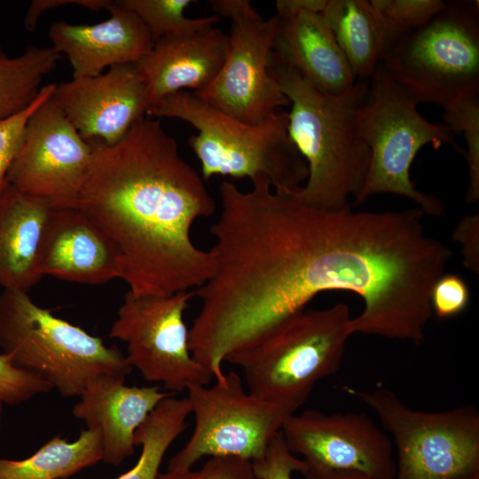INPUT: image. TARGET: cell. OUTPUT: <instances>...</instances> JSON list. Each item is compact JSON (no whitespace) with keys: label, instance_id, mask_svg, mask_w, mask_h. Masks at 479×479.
Returning <instances> with one entry per match:
<instances>
[{"label":"cell","instance_id":"obj_1","mask_svg":"<svg viewBox=\"0 0 479 479\" xmlns=\"http://www.w3.org/2000/svg\"><path fill=\"white\" fill-rule=\"evenodd\" d=\"M251 184L225 194L209 229L214 271L201 295L225 339L245 344L319 293L345 290L365 304L352 334L425 341L431 290L453 252L427 234L420 208L325 210L265 177Z\"/></svg>","mask_w":479,"mask_h":479},{"label":"cell","instance_id":"obj_2","mask_svg":"<svg viewBox=\"0 0 479 479\" xmlns=\"http://www.w3.org/2000/svg\"><path fill=\"white\" fill-rule=\"evenodd\" d=\"M88 142L92 153L77 208L116 250L129 291L165 296L202 286L214 261L193 242L192 228L216 204L174 137L145 117L113 145Z\"/></svg>","mask_w":479,"mask_h":479},{"label":"cell","instance_id":"obj_3","mask_svg":"<svg viewBox=\"0 0 479 479\" xmlns=\"http://www.w3.org/2000/svg\"><path fill=\"white\" fill-rule=\"evenodd\" d=\"M269 70L291 105L287 132L308 166V178L293 192L305 204L325 210L349 206L360 192L370 150L358 129L368 80L338 95L325 94L294 70L270 59Z\"/></svg>","mask_w":479,"mask_h":479},{"label":"cell","instance_id":"obj_4","mask_svg":"<svg viewBox=\"0 0 479 479\" xmlns=\"http://www.w3.org/2000/svg\"><path fill=\"white\" fill-rule=\"evenodd\" d=\"M351 318L344 303L305 308L229 353L224 362L241 369L252 395L295 413L318 381L340 370Z\"/></svg>","mask_w":479,"mask_h":479},{"label":"cell","instance_id":"obj_5","mask_svg":"<svg viewBox=\"0 0 479 479\" xmlns=\"http://www.w3.org/2000/svg\"><path fill=\"white\" fill-rule=\"evenodd\" d=\"M146 115L179 119L198 131L188 144L205 182L215 176L250 181L263 176L274 190H294L308 178L307 163L287 132V112L249 124L183 90L150 106Z\"/></svg>","mask_w":479,"mask_h":479},{"label":"cell","instance_id":"obj_6","mask_svg":"<svg viewBox=\"0 0 479 479\" xmlns=\"http://www.w3.org/2000/svg\"><path fill=\"white\" fill-rule=\"evenodd\" d=\"M0 347L16 366L64 397H80L101 375L126 380L133 369L118 348L55 317L20 290L0 294Z\"/></svg>","mask_w":479,"mask_h":479},{"label":"cell","instance_id":"obj_7","mask_svg":"<svg viewBox=\"0 0 479 479\" xmlns=\"http://www.w3.org/2000/svg\"><path fill=\"white\" fill-rule=\"evenodd\" d=\"M381 64L418 104L446 109L479 96L478 1L445 2L421 27L394 39Z\"/></svg>","mask_w":479,"mask_h":479},{"label":"cell","instance_id":"obj_8","mask_svg":"<svg viewBox=\"0 0 479 479\" xmlns=\"http://www.w3.org/2000/svg\"><path fill=\"white\" fill-rule=\"evenodd\" d=\"M419 104L386 72L381 64L370 78L369 90L358 114V129L370 150V163L364 185L354 200L362 205L371 196L394 193L406 197L428 215L441 216L444 208L436 196L415 189L411 179L412 161L424 145L435 148L448 144L464 151L455 134L444 123L427 121Z\"/></svg>","mask_w":479,"mask_h":479},{"label":"cell","instance_id":"obj_9","mask_svg":"<svg viewBox=\"0 0 479 479\" xmlns=\"http://www.w3.org/2000/svg\"><path fill=\"white\" fill-rule=\"evenodd\" d=\"M343 390L370 407L390 436L395 479H461L479 474V412L475 406L420 411L386 388L345 386Z\"/></svg>","mask_w":479,"mask_h":479},{"label":"cell","instance_id":"obj_10","mask_svg":"<svg viewBox=\"0 0 479 479\" xmlns=\"http://www.w3.org/2000/svg\"><path fill=\"white\" fill-rule=\"evenodd\" d=\"M186 391L194 428L185 446L170 458L169 471L192 469L204 457L257 460L294 414L252 395L235 371L224 373L211 386L190 385Z\"/></svg>","mask_w":479,"mask_h":479},{"label":"cell","instance_id":"obj_11","mask_svg":"<svg viewBox=\"0 0 479 479\" xmlns=\"http://www.w3.org/2000/svg\"><path fill=\"white\" fill-rule=\"evenodd\" d=\"M193 297V291L165 296L128 291L109 332L111 338L126 342L125 357L132 368L174 394L214 380L189 347L185 312Z\"/></svg>","mask_w":479,"mask_h":479},{"label":"cell","instance_id":"obj_12","mask_svg":"<svg viewBox=\"0 0 479 479\" xmlns=\"http://www.w3.org/2000/svg\"><path fill=\"white\" fill-rule=\"evenodd\" d=\"M281 433L291 452L302 456L307 470L372 479L396 477L390 437L366 414L306 410L291 415Z\"/></svg>","mask_w":479,"mask_h":479},{"label":"cell","instance_id":"obj_13","mask_svg":"<svg viewBox=\"0 0 479 479\" xmlns=\"http://www.w3.org/2000/svg\"><path fill=\"white\" fill-rule=\"evenodd\" d=\"M91 153L51 96L28 120L7 184L52 208H77Z\"/></svg>","mask_w":479,"mask_h":479},{"label":"cell","instance_id":"obj_14","mask_svg":"<svg viewBox=\"0 0 479 479\" xmlns=\"http://www.w3.org/2000/svg\"><path fill=\"white\" fill-rule=\"evenodd\" d=\"M278 18L258 15L231 22L224 63L205 89L193 92L204 102L249 124L262 122L287 98L269 70Z\"/></svg>","mask_w":479,"mask_h":479},{"label":"cell","instance_id":"obj_15","mask_svg":"<svg viewBox=\"0 0 479 479\" xmlns=\"http://www.w3.org/2000/svg\"><path fill=\"white\" fill-rule=\"evenodd\" d=\"M52 98L85 141L118 143L149 107L136 64L113 66L96 76L56 84Z\"/></svg>","mask_w":479,"mask_h":479},{"label":"cell","instance_id":"obj_16","mask_svg":"<svg viewBox=\"0 0 479 479\" xmlns=\"http://www.w3.org/2000/svg\"><path fill=\"white\" fill-rule=\"evenodd\" d=\"M111 17L96 24L53 23L49 30L52 48L66 54L73 78L102 74L106 67L137 64L153 46L150 31L134 12L112 1Z\"/></svg>","mask_w":479,"mask_h":479},{"label":"cell","instance_id":"obj_17","mask_svg":"<svg viewBox=\"0 0 479 479\" xmlns=\"http://www.w3.org/2000/svg\"><path fill=\"white\" fill-rule=\"evenodd\" d=\"M39 271L69 282L101 285L120 279L116 250L79 209L52 208L42 241Z\"/></svg>","mask_w":479,"mask_h":479},{"label":"cell","instance_id":"obj_18","mask_svg":"<svg viewBox=\"0 0 479 479\" xmlns=\"http://www.w3.org/2000/svg\"><path fill=\"white\" fill-rule=\"evenodd\" d=\"M228 43V35L215 27L154 42L150 52L136 64L147 90L149 107L185 89L196 92L208 86L224 63Z\"/></svg>","mask_w":479,"mask_h":479},{"label":"cell","instance_id":"obj_19","mask_svg":"<svg viewBox=\"0 0 479 479\" xmlns=\"http://www.w3.org/2000/svg\"><path fill=\"white\" fill-rule=\"evenodd\" d=\"M171 394L158 386L130 387L124 379L101 375L86 386L73 414L83 420L87 428L99 430L102 460L119 465L134 453L137 429Z\"/></svg>","mask_w":479,"mask_h":479},{"label":"cell","instance_id":"obj_20","mask_svg":"<svg viewBox=\"0 0 479 479\" xmlns=\"http://www.w3.org/2000/svg\"><path fill=\"white\" fill-rule=\"evenodd\" d=\"M271 60L296 72L318 91L338 95L357 79L321 12L278 17Z\"/></svg>","mask_w":479,"mask_h":479},{"label":"cell","instance_id":"obj_21","mask_svg":"<svg viewBox=\"0 0 479 479\" xmlns=\"http://www.w3.org/2000/svg\"><path fill=\"white\" fill-rule=\"evenodd\" d=\"M52 207L7 185L0 195V287L27 292L43 276L42 241Z\"/></svg>","mask_w":479,"mask_h":479},{"label":"cell","instance_id":"obj_22","mask_svg":"<svg viewBox=\"0 0 479 479\" xmlns=\"http://www.w3.org/2000/svg\"><path fill=\"white\" fill-rule=\"evenodd\" d=\"M321 14L356 79H370L392 42L370 2L327 0Z\"/></svg>","mask_w":479,"mask_h":479},{"label":"cell","instance_id":"obj_23","mask_svg":"<svg viewBox=\"0 0 479 479\" xmlns=\"http://www.w3.org/2000/svg\"><path fill=\"white\" fill-rule=\"evenodd\" d=\"M100 460V432L87 428L74 442L54 436L25 459H0V479H66Z\"/></svg>","mask_w":479,"mask_h":479},{"label":"cell","instance_id":"obj_24","mask_svg":"<svg viewBox=\"0 0 479 479\" xmlns=\"http://www.w3.org/2000/svg\"><path fill=\"white\" fill-rule=\"evenodd\" d=\"M190 414L187 397L171 394L162 399L135 433V445L141 447L137 461L117 479H157L166 452L187 428Z\"/></svg>","mask_w":479,"mask_h":479},{"label":"cell","instance_id":"obj_25","mask_svg":"<svg viewBox=\"0 0 479 479\" xmlns=\"http://www.w3.org/2000/svg\"><path fill=\"white\" fill-rule=\"evenodd\" d=\"M61 59L51 46L28 45L20 55L9 57L0 45V119L27 107Z\"/></svg>","mask_w":479,"mask_h":479},{"label":"cell","instance_id":"obj_26","mask_svg":"<svg viewBox=\"0 0 479 479\" xmlns=\"http://www.w3.org/2000/svg\"><path fill=\"white\" fill-rule=\"evenodd\" d=\"M121 7L137 14L148 27L153 42L173 35L192 33L214 27L219 17L188 18L185 15L192 0H117Z\"/></svg>","mask_w":479,"mask_h":479},{"label":"cell","instance_id":"obj_27","mask_svg":"<svg viewBox=\"0 0 479 479\" xmlns=\"http://www.w3.org/2000/svg\"><path fill=\"white\" fill-rule=\"evenodd\" d=\"M444 119L454 134L464 135L469 177L466 201L475 202L479 199V96L464 98L444 109Z\"/></svg>","mask_w":479,"mask_h":479},{"label":"cell","instance_id":"obj_28","mask_svg":"<svg viewBox=\"0 0 479 479\" xmlns=\"http://www.w3.org/2000/svg\"><path fill=\"white\" fill-rule=\"evenodd\" d=\"M392 39L410 34L428 22L444 6L442 0H371Z\"/></svg>","mask_w":479,"mask_h":479},{"label":"cell","instance_id":"obj_29","mask_svg":"<svg viewBox=\"0 0 479 479\" xmlns=\"http://www.w3.org/2000/svg\"><path fill=\"white\" fill-rule=\"evenodd\" d=\"M55 83L41 88L36 98L24 109L0 119V195L7 186V175L18 153L28 120L55 90Z\"/></svg>","mask_w":479,"mask_h":479},{"label":"cell","instance_id":"obj_30","mask_svg":"<svg viewBox=\"0 0 479 479\" xmlns=\"http://www.w3.org/2000/svg\"><path fill=\"white\" fill-rule=\"evenodd\" d=\"M52 389L36 375L16 366L10 357L0 353V403L15 405Z\"/></svg>","mask_w":479,"mask_h":479},{"label":"cell","instance_id":"obj_31","mask_svg":"<svg viewBox=\"0 0 479 479\" xmlns=\"http://www.w3.org/2000/svg\"><path fill=\"white\" fill-rule=\"evenodd\" d=\"M251 463L256 479H292L293 473L303 474L307 470L306 463L288 449L281 431L264 456Z\"/></svg>","mask_w":479,"mask_h":479},{"label":"cell","instance_id":"obj_32","mask_svg":"<svg viewBox=\"0 0 479 479\" xmlns=\"http://www.w3.org/2000/svg\"><path fill=\"white\" fill-rule=\"evenodd\" d=\"M157 479H256L251 461L235 457H209L199 469L160 473Z\"/></svg>","mask_w":479,"mask_h":479},{"label":"cell","instance_id":"obj_33","mask_svg":"<svg viewBox=\"0 0 479 479\" xmlns=\"http://www.w3.org/2000/svg\"><path fill=\"white\" fill-rule=\"evenodd\" d=\"M470 293L464 279L453 273L444 274L435 283L430 294L433 311L440 319L456 317L468 306Z\"/></svg>","mask_w":479,"mask_h":479},{"label":"cell","instance_id":"obj_34","mask_svg":"<svg viewBox=\"0 0 479 479\" xmlns=\"http://www.w3.org/2000/svg\"><path fill=\"white\" fill-rule=\"evenodd\" d=\"M111 2L109 0H33L25 15L24 27L28 32H33L40 15L45 11L57 7L75 4L98 12L101 9L107 10Z\"/></svg>","mask_w":479,"mask_h":479},{"label":"cell","instance_id":"obj_35","mask_svg":"<svg viewBox=\"0 0 479 479\" xmlns=\"http://www.w3.org/2000/svg\"><path fill=\"white\" fill-rule=\"evenodd\" d=\"M478 216H466L453 232V240L462 243L467 268L478 272Z\"/></svg>","mask_w":479,"mask_h":479},{"label":"cell","instance_id":"obj_36","mask_svg":"<svg viewBox=\"0 0 479 479\" xmlns=\"http://www.w3.org/2000/svg\"><path fill=\"white\" fill-rule=\"evenodd\" d=\"M209 4L215 15L227 18L231 22L259 15L248 0H212Z\"/></svg>","mask_w":479,"mask_h":479},{"label":"cell","instance_id":"obj_37","mask_svg":"<svg viewBox=\"0 0 479 479\" xmlns=\"http://www.w3.org/2000/svg\"><path fill=\"white\" fill-rule=\"evenodd\" d=\"M327 0H277L276 16L284 17L302 11L322 12Z\"/></svg>","mask_w":479,"mask_h":479},{"label":"cell","instance_id":"obj_38","mask_svg":"<svg viewBox=\"0 0 479 479\" xmlns=\"http://www.w3.org/2000/svg\"><path fill=\"white\" fill-rule=\"evenodd\" d=\"M303 479H372L365 476L352 475L346 474L324 473L312 470H306L302 474Z\"/></svg>","mask_w":479,"mask_h":479},{"label":"cell","instance_id":"obj_39","mask_svg":"<svg viewBox=\"0 0 479 479\" xmlns=\"http://www.w3.org/2000/svg\"><path fill=\"white\" fill-rule=\"evenodd\" d=\"M461 479H479V474H475V475H473L465 478H461Z\"/></svg>","mask_w":479,"mask_h":479},{"label":"cell","instance_id":"obj_40","mask_svg":"<svg viewBox=\"0 0 479 479\" xmlns=\"http://www.w3.org/2000/svg\"><path fill=\"white\" fill-rule=\"evenodd\" d=\"M2 410H3V404L0 403V423H1V418H2Z\"/></svg>","mask_w":479,"mask_h":479}]
</instances>
